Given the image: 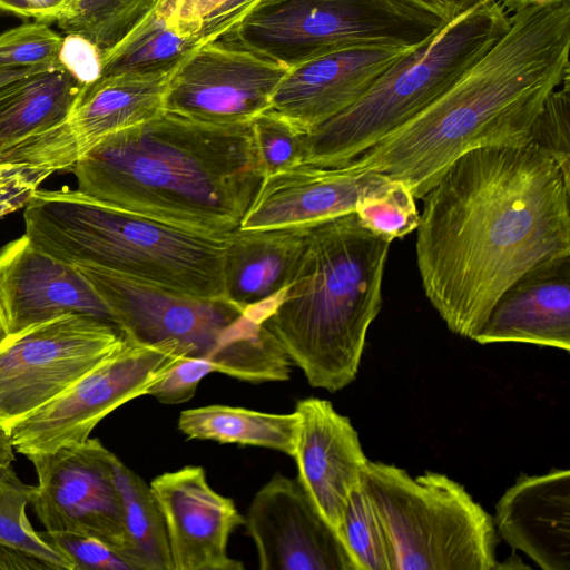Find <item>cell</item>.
<instances>
[{"label":"cell","instance_id":"obj_27","mask_svg":"<svg viewBox=\"0 0 570 570\" xmlns=\"http://www.w3.org/2000/svg\"><path fill=\"white\" fill-rule=\"evenodd\" d=\"M112 468L124 504L127 559L132 570H173L165 519L150 484L115 454Z\"/></svg>","mask_w":570,"mask_h":570},{"label":"cell","instance_id":"obj_16","mask_svg":"<svg viewBox=\"0 0 570 570\" xmlns=\"http://www.w3.org/2000/svg\"><path fill=\"white\" fill-rule=\"evenodd\" d=\"M150 488L165 519L173 570L244 569L227 547L245 518L232 499L209 485L202 466L163 473Z\"/></svg>","mask_w":570,"mask_h":570},{"label":"cell","instance_id":"obj_6","mask_svg":"<svg viewBox=\"0 0 570 570\" xmlns=\"http://www.w3.org/2000/svg\"><path fill=\"white\" fill-rule=\"evenodd\" d=\"M509 22L499 0H465L355 102L307 132L303 163L336 167L356 158L446 91L503 36Z\"/></svg>","mask_w":570,"mask_h":570},{"label":"cell","instance_id":"obj_11","mask_svg":"<svg viewBox=\"0 0 570 570\" xmlns=\"http://www.w3.org/2000/svg\"><path fill=\"white\" fill-rule=\"evenodd\" d=\"M179 358L171 350L125 337L65 392L9 428L14 450L28 456L86 441L105 416L146 395Z\"/></svg>","mask_w":570,"mask_h":570},{"label":"cell","instance_id":"obj_13","mask_svg":"<svg viewBox=\"0 0 570 570\" xmlns=\"http://www.w3.org/2000/svg\"><path fill=\"white\" fill-rule=\"evenodd\" d=\"M173 71L101 77L83 89L65 120L1 153L0 160L71 170L107 136L164 114Z\"/></svg>","mask_w":570,"mask_h":570},{"label":"cell","instance_id":"obj_39","mask_svg":"<svg viewBox=\"0 0 570 570\" xmlns=\"http://www.w3.org/2000/svg\"><path fill=\"white\" fill-rule=\"evenodd\" d=\"M263 0H222L203 21L198 46L220 40Z\"/></svg>","mask_w":570,"mask_h":570},{"label":"cell","instance_id":"obj_25","mask_svg":"<svg viewBox=\"0 0 570 570\" xmlns=\"http://www.w3.org/2000/svg\"><path fill=\"white\" fill-rule=\"evenodd\" d=\"M197 46L195 36L178 28L177 0H156L128 33L101 55V77L169 73Z\"/></svg>","mask_w":570,"mask_h":570},{"label":"cell","instance_id":"obj_26","mask_svg":"<svg viewBox=\"0 0 570 570\" xmlns=\"http://www.w3.org/2000/svg\"><path fill=\"white\" fill-rule=\"evenodd\" d=\"M178 429L188 439L267 448L293 456L297 416L217 404L183 411Z\"/></svg>","mask_w":570,"mask_h":570},{"label":"cell","instance_id":"obj_37","mask_svg":"<svg viewBox=\"0 0 570 570\" xmlns=\"http://www.w3.org/2000/svg\"><path fill=\"white\" fill-rule=\"evenodd\" d=\"M53 173L45 167L0 160V218L23 208Z\"/></svg>","mask_w":570,"mask_h":570},{"label":"cell","instance_id":"obj_2","mask_svg":"<svg viewBox=\"0 0 570 570\" xmlns=\"http://www.w3.org/2000/svg\"><path fill=\"white\" fill-rule=\"evenodd\" d=\"M570 0L510 14L503 36L446 91L345 165L423 196L464 154L529 144L547 97L570 77Z\"/></svg>","mask_w":570,"mask_h":570},{"label":"cell","instance_id":"obj_28","mask_svg":"<svg viewBox=\"0 0 570 570\" xmlns=\"http://www.w3.org/2000/svg\"><path fill=\"white\" fill-rule=\"evenodd\" d=\"M154 3L144 0H69L56 23L65 33L88 39L102 55L135 27Z\"/></svg>","mask_w":570,"mask_h":570},{"label":"cell","instance_id":"obj_12","mask_svg":"<svg viewBox=\"0 0 570 570\" xmlns=\"http://www.w3.org/2000/svg\"><path fill=\"white\" fill-rule=\"evenodd\" d=\"M112 455L98 439L89 438L26 456L38 476L31 505L47 532L96 538L128 562L124 504Z\"/></svg>","mask_w":570,"mask_h":570},{"label":"cell","instance_id":"obj_5","mask_svg":"<svg viewBox=\"0 0 570 570\" xmlns=\"http://www.w3.org/2000/svg\"><path fill=\"white\" fill-rule=\"evenodd\" d=\"M23 208L24 235L59 261L101 267L193 296L225 297L228 235L183 229L69 187L38 189Z\"/></svg>","mask_w":570,"mask_h":570},{"label":"cell","instance_id":"obj_24","mask_svg":"<svg viewBox=\"0 0 570 570\" xmlns=\"http://www.w3.org/2000/svg\"><path fill=\"white\" fill-rule=\"evenodd\" d=\"M86 86L60 66L0 88V154L65 120Z\"/></svg>","mask_w":570,"mask_h":570},{"label":"cell","instance_id":"obj_41","mask_svg":"<svg viewBox=\"0 0 570 570\" xmlns=\"http://www.w3.org/2000/svg\"><path fill=\"white\" fill-rule=\"evenodd\" d=\"M26 18L38 22L52 23L63 14L69 0H18Z\"/></svg>","mask_w":570,"mask_h":570},{"label":"cell","instance_id":"obj_21","mask_svg":"<svg viewBox=\"0 0 570 570\" xmlns=\"http://www.w3.org/2000/svg\"><path fill=\"white\" fill-rule=\"evenodd\" d=\"M570 351V254L544 259L511 284L473 337Z\"/></svg>","mask_w":570,"mask_h":570},{"label":"cell","instance_id":"obj_4","mask_svg":"<svg viewBox=\"0 0 570 570\" xmlns=\"http://www.w3.org/2000/svg\"><path fill=\"white\" fill-rule=\"evenodd\" d=\"M390 244L356 213L309 225L292 281L263 324L311 386L335 393L355 380L381 309Z\"/></svg>","mask_w":570,"mask_h":570},{"label":"cell","instance_id":"obj_3","mask_svg":"<svg viewBox=\"0 0 570 570\" xmlns=\"http://www.w3.org/2000/svg\"><path fill=\"white\" fill-rule=\"evenodd\" d=\"M71 170L91 198L217 237L239 227L264 178L252 122L168 111L107 136Z\"/></svg>","mask_w":570,"mask_h":570},{"label":"cell","instance_id":"obj_40","mask_svg":"<svg viewBox=\"0 0 570 570\" xmlns=\"http://www.w3.org/2000/svg\"><path fill=\"white\" fill-rule=\"evenodd\" d=\"M220 1L222 0H177L178 28L184 33L195 36L198 39L203 21L218 7Z\"/></svg>","mask_w":570,"mask_h":570},{"label":"cell","instance_id":"obj_23","mask_svg":"<svg viewBox=\"0 0 570 570\" xmlns=\"http://www.w3.org/2000/svg\"><path fill=\"white\" fill-rule=\"evenodd\" d=\"M308 228L230 232L224 254L225 297L263 324L292 281Z\"/></svg>","mask_w":570,"mask_h":570},{"label":"cell","instance_id":"obj_20","mask_svg":"<svg viewBox=\"0 0 570 570\" xmlns=\"http://www.w3.org/2000/svg\"><path fill=\"white\" fill-rule=\"evenodd\" d=\"M294 412L296 479L340 535L350 494L361 484L368 459L350 419L327 400L302 399Z\"/></svg>","mask_w":570,"mask_h":570},{"label":"cell","instance_id":"obj_49","mask_svg":"<svg viewBox=\"0 0 570 570\" xmlns=\"http://www.w3.org/2000/svg\"><path fill=\"white\" fill-rule=\"evenodd\" d=\"M144 1H148V2H155L156 0H144Z\"/></svg>","mask_w":570,"mask_h":570},{"label":"cell","instance_id":"obj_33","mask_svg":"<svg viewBox=\"0 0 570 570\" xmlns=\"http://www.w3.org/2000/svg\"><path fill=\"white\" fill-rule=\"evenodd\" d=\"M254 144L264 177L303 163L306 132L267 109L252 121Z\"/></svg>","mask_w":570,"mask_h":570},{"label":"cell","instance_id":"obj_46","mask_svg":"<svg viewBox=\"0 0 570 570\" xmlns=\"http://www.w3.org/2000/svg\"><path fill=\"white\" fill-rule=\"evenodd\" d=\"M499 1L502 3V6L507 10V12L509 14H511L512 12H514L523 7H527L530 4L544 3V2H548L551 0H499Z\"/></svg>","mask_w":570,"mask_h":570},{"label":"cell","instance_id":"obj_10","mask_svg":"<svg viewBox=\"0 0 570 570\" xmlns=\"http://www.w3.org/2000/svg\"><path fill=\"white\" fill-rule=\"evenodd\" d=\"M124 342L115 325L78 313L9 334L0 343V424L9 429L47 404Z\"/></svg>","mask_w":570,"mask_h":570},{"label":"cell","instance_id":"obj_15","mask_svg":"<svg viewBox=\"0 0 570 570\" xmlns=\"http://www.w3.org/2000/svg\"><path fill=\"white\" fill-rule=\"evenodd\" d=\"M244 518L261 570H357L297 479L275 473L255 493Z\"/></svg>","mask_w":570,"mask_h":570},{"label":"cell","instance_id":"obj_8","mask_svg":"<svg viewBox=\"0 0 570 570\" xmlns=\"http://www.w3.org/2000/svg\"><path fill=\"white\" fill-rule=\"evenodd\" d=\"M362 485L383 527L393 570L497 569L493 517L459 482L431 471L412 476L367 460Z\"/></svg>","mask_w":570,"mask_h":570},{"label":"cell","instance_id":"obj_35","mask_svg":"<svg viewBox=\"0 0 570 570\" xmlns=\"http://www.w3.org/2000/svg\"><path fill=\"white\" fill-rule=\"evenodd\" d=\"M42 534L71 561L73 570H131L117 551L96 538L66 532Z\"/></svg>","mask_w":570,"mask_h":570},{"label":"cell","instance_id":"obj_47","mask_svg":"<svg viewBox=\"0 0 570 570\" xmlns=\"http://www.w3.org/2000/svg\"><path fill=\"white\" fill-rule=\"evenodd\" d=\"M9 335L4 313L0 303V343Z\"/></svg>","mask_w":570,"mask_h":570},{"label":"cell","instance_id":"obj_42","mask_svg":"<svg viewBox=\"0 0 570 570\" xmlns=\"http://www.w3.org/2000/svg\"><path fill=\"white\" fill-rule=\"evenodd\" d=\"M52 569L38 557L17 549L9 544L0 543V570H37Z\"/></svg>","mask_w":570,"mask_h":570},{"label":"cell","instance_id":"obj_50","mask_svg":"<svg viewBox=\"0 0 570 570\" xmlns=\"http://www.w3.org/2000/svg\"><path fill=\"white\" fill-rule=\"evenodd\" d=\"M455 1H460V0H455Z\"/></svg>","mask_w":570,"mask_h":570},{"label":"cell","instance_id":"obj_36","mask_svg":"<svg viewBox=\"0 0 570 570\" xmlns=\"http://www.w3.org/2000/svg\"><path fill=\"white\" fill-rule=\"evenodd\" d=\"M216 372L208 360L197 357L179 358L167 373L154 383L147 395L164 404H179L190 400L200 381L209 373Z\"/></svg>","mask_w":570,"mask_h":570},{"label":"cell","instance_id":"obj_14","mask_svg":"<svg viewBox=\"0 0 570 570\" xmlns=\"http://www.w3.org/2000/svg\"><path fill=\"white\" fill-rule=\"evenodd\" d=\"M287 70L247 50L207 42L197 46L173 71L165 109L208 124L252 122L269 109Z\"/></svg>","mask_w":570,"mask_h":570},{"label":"cell","instance_id":"obj_17","mask_svg":"<svg viewBox=\"0 0 570 570\" xmlns=\"http://www.w3.org/2000/svg\"><path fill=\"white\" fill-rule=\"evenodd\" d=\"M389 179L350 165L302 163L263 178L238 228L299 227L355 213Z\"/></svg>","mask_w":570,"mask_h":570},{"label":"cell","instance_id":"obj_45","mask_svg":"<svg viewBox=\"0 0 570 570\" xmlns=\"http://www.w3.org/2000/svg\"><path fill=\"white\" fill-rule=\"evenodd\" d=\"M56 67V66H53ZM51 67H45V68H31V69H19V70H2L0 71V88L16 81L20 78H23L26 76H29L31 73L48 69Z\"/></svg>","mask_w":570,"mask_h":570},{"label":"cell","instance_id":"obj_48","mask_svg":"<svg viewBox=\"0 0 570 570\" xmlns=\"http://www.w3.org/2000/svg\"><path fill=\"white\" fill-rule=\"evenodd\" d=\"M445 1H446V2H449V3H450V4H452V6H458V4H460V3L462 2V0H460V1H455V0H445Z\"/></svg>","mask_w":570,"mask_h":570},{"label":"cell","instance_id":"obj_34","mask_svg":"<svg viewBox=\"0 0 570 570\" xmlns=\"http://www.w3.org/2000/svg\"><path fill=\"white\" fill-rule=\"evenodd\" d=\"M570 77L546 99L530 130L529 142L551 157L570 178Z\"/></svg>","mask_w":570,"mask_h":570},{"label":"cell","instance_id":"obj_22","mask_svg":"<svg viewBox=\"0 0 570 570\" xmlns=\"http://www.w3.org/2000/svg\"><path fill=\"white\" fill-rule=\"evenodd\" d=\"M497 533L543 570H570V471L521 473L495 505Z\"/></svg>","mask_w":570,"mask_h":570},{"label":"cell","instance_id":"obj_19","mask_svg":"<svg viewBox=\"0 0 570 570\" xmlns=\"http://www.w3.org/2000/svg\"><path fill=\"white\" fill-rule=\"evenodd\" d=\"M0 303L9 334L69 313L116 326L79 269L39 249L24 234L0 248Z\"/></svg>","mask_w":570,"mask_h":570},{"label":"cell","instance_id":"obj_7","mask_svg":"<svg viewBox=\"0 0 570 570\" xmlns=\"http://www.w3.org/2000/svg\"><path fill=\"white\" fill-rule=\"evenodd\" d=\"M130 341L212 362L250 382L286 381L291 360L264 326L226 297L193 296L97 266H76Z\"/></svg>","mask_w":570,"mask_h":570},{"label":"cell","instance_id":"obj_32","mask_svg":"<svg viewBox=\"0 0 570 570\" xmlns=\"http://www.w3.org/2000/svg\"><path fill=\"white\" fill-rule=\"evenodd\" d=\"M62 36L48 23H24L0 33V71L59 66Z\"/></svg>","mask_w":570,"mask_h":570},{"label":"cell","instance_id":"obj_43","mask_svg":"<svg viewBox=\"0 0 570 570\" xmlns=\"http://www.w3.org/2000/svg\"><path fill=\"white\" fill-rule=\"evenodd\" d=\"M417 7L422 8L423 10L443 19L448 20L450 19L465 2V0H462V2L458 6H452L445 0H407Z\"/></svg>","mask_w":570,"mask_h":570},{"label":"cell","instance_id":"obj_29","mask_svg":"<svg viewBox=\"0 0 570 570\" xmlns=\"http://www.w3.org/2000/svg\"><path fill=\"white\" fill-rule=\"evenodd\" d=\"M36 485L20 480L12 466L0 470V543L31 553L53 570H73L71 561L32 527L26 510Z\"/></svg>","mask_w":570,"mask_h":570},{"label":"cell","instance_id":"obj_30","mask_svg":"<svg viewBox=\"0 0 570 570\" xmlns=\"http://www.w3.org/2000/svg\"><path fill=\"white\" fill-rule=\"evenodd\" d=\"M340 537L357 570H393L389 542L362 482L350 494Z\"/></svg>","mask_w":570,"mask_h":570},{"label":"cell","instance_id":"obj_38","mask_svg":"<svg viewBox=\"0 0 570 570\" xmlns=\"http://www.w3.org/2000/svg\"><path fill=\"white\" fill-rule=\"evenodd\" d=\"M58 63L86 87L101 77L100 50L91 41L76 33H66L62 37Z\"/></svg>","mask_w":570,"mask_h":570},{"label":"cell","instance_id":"obj_31","mask_svg":"<svg viewBox=\"0 0 570 570\" xmlns=\"http://www.w3.org/2000/svg\"><path fill=\"white\" fill-rule=\"evenodd\" d=\"M355 213L367 228L391 242L416 229L420 215L410 189L394 179H389Z\"/></svg>","mask_w":570,"mask_h":570},{"label":"cell","instance_id":"obj_1","mask_svg":"<svg viewBox=\"0 0 570 570\" xmlns=\"http://www.w3.org/2000/svg\"><path fill=\"white\" fill-rule=\"evenodd\" d=\"M422 199V287L460 336L473 340L501 294L531 267L570 254V178L530 142L464 154Z\"/></svg>","mask_w":570,"mask_h":570},{"label":"cell","instance_id":"obj_44","mask_svg":"<svg viewBox=\"0 0 570 570\" xmlns=\"http://www.w3.org/2000/svg\"><path fill=\"white\" fill-rule=\"evenodd\" d=\"M14 459V446L10 430L0 424V470L12 466Z\"/></svg>","mask_w":570,"mask_h":570},{"label":"cell","instance_id":"obj_18","mask_svg":"<svg viewBox=\"0 0 570 570\" xmlns=\"http://www.w3.org/2000/svg\"><path fill=\"white\" fill-rule=\"evenodd\" d=\"M417 47L357 46L303 62L287 70L269 110L307 134L355 102L391 66Z\"/></svg>","mask_w":570,"mask_h":570},{"label":"cell","instance_id":"obj_9","mask_svg":"<svg viewBox=\"0 0 570 570\" xmlns=\"http://www.w3.org/2000/svg\"><path fill=\"white\" fill-rule=\"evenodd\" d=\"M445 21L407 0H263L216 41L291 69L351 47H417Z\"/></svg>","mask_w":570,"mask_h":570}]
</instances>
